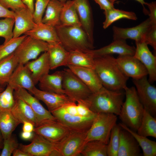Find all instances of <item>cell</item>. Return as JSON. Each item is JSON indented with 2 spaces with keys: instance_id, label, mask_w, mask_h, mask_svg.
I'll return each instance as SVG.
<instances>
[{
  "instance_id": "cell-1",
  "label": "cell",
  "mask_w": 156,
  "mask_h": 156,
  "mask_svg": "<svg viewBox=\"0 0 156 156\" xmlns=\"http://www.w3.org/2000/svg\"><path fill=\"white\" fill-rule=\"evenodd\" d=\"M105 88L112 90H124L128 77L118 67L116 58L111 55L94 57V68Z\"/></svg>"
},
{
  "instance_id": "cell-2",
  "label": "cell",
  "mask_w": 156,
  "mask_h": 156,
  "mask_svg": "<svg viewBox=\"0 0 156 156\" xmlns=\"http://www.w3.org/2000/svg\"><path fill=\"white\" fill-rule=\"evenodd\" d=\"M125 95L123 90L113 91L103 86L81 101L95 113H112L119 116Z\"/></svg>"
},
{
  "instance_id": "cell-3",
  "label": "cell",
  "mask_w": 156,
  "mask_h": 156,
  "mask_svg": "<svg viewBox=\"0 0 156 156\" xmlns=\"http://www.w3.org/2000/svg\"><path fill=\"white\" fill-rule=\"evenodd\" d=\"M55 27L60 43L68 51L89 53L94 49V43L81 27L60 25Z\"/></svg>"
},
{
  "instance_id": "cell-4",
  "label": "cell",
  "mask_w": 156,
  "mask_h": 156,
  "mask_svg": "<svg viewBox=\"0 0 156 156\" xmlns=\"http://www.w3.org/2000/svg\"><path fill=\"white\" fill-rule=\"evenodd\" d=\"M124 90L126 99L122 105L119 117L122 123L136 131L140 125L144 108L134 87H128L127 86Z\"/></svg>"
},
{
  "instance_id": "cell-5",
  "label": "cell",
  "mask_w": 156,
  "mask_h": 156,
  "mask_svg": "<svg viewBox=\"0 0 156 156\" xmlns=\"http://www.w3.org/2000/svg\"><path fill=\"white\" fill-rule=\"evenodd\" d=\"M88 129H71L68 134L59 142L55 143L51 156H77L85 146Z\"/></svg>"
},
{
  "instance_id": "cell-6",
  "label": "cell",
  "mask_w": 156,
  "mask_h": 156,
  "mask_svg": "<svg viewBox=\"0 0 156 156\" xmlns=\"http://www.w3.org/2000/svg\"><path fill=\"white\" fill-rule=\"evenodd\" d=\"M117 119V115L114 114H96L88 131L86 143L97 140L107 144L111 130L116 124Z\"/></svg>"
},
{
  "instance_id": "cell-7",
  "label": "cell",
  "mask_w": 156,
  "mask_h": 156,
  "mask_svg": "<svg viewBox=\"0 0 156 156\" xmlns=\"http://www.w3.org/2000/svg\"><path fill=\"white\" fill-rule=\"evenodd\" d=\"M62 71V85L65 94L75 102L87 99L92 92L86 84L69 68Z\"/></svg>"
},
{
  "instance_id": "cell-8",
  "label": "cell",
  "mask_w": 156,
  "mask_h": 156,
  "mask_svg": "<svg viewBox=\"0 0 156 156\" xmlns=\"http://www.w3.org/2000/svg\"><path fill=\"white\" fill-rule=\"evenodd\" d=\"M49 44L27 36L14 52L19 64L25 65L31 60L37 59L42 52L47 51Z\"/></svg>"
},
{
  "instance_id": "cell-9",
  "label": "cell",
  "mask_w": 156,
  "mask_h": 156,
  "mask_svg": "<svg viewBox=\"0 0 156 156\" xmlns=\"http://www.w3.org/2000/svg\"><path fill=\"white\" fill-rule=\"evenodd\" d=\"M132 81L136 87L139 99L144 108L153 116L156 115V87L151 84L145 76Z\"/></svg>"
},
{
  "instance_id": "cell-10",
  "label": "cell",
  "mask_w": 156,
  "mask_h": 156,
  "mask_svg": "<svg viewBox=\"0 0 156 156\" xmlns=\"http://www.w3.org/2000/svg\"><path fill=\"white\" fill-rule=\"evenodd\" d=\"M71 129L57 120H48L39 124L33 132L52 143H57L64 138Z\"/></svg>"
},
{
  "instance_id": "cell-11",
  "label": "cell",
  "mask_w": 156,
  "mask_h": 156,
  "mask_svg": "<svg viewBox=\"0 0 156 156\" xmlns=\"http://www.w3.org/2000/svg\"><path fill=\"white\" fill-rule=\"evenodd\" d=\"M116 61L122 72L128 77L138 79L148 75L144 65L133 55H118Z\"/></svg>"
},
{
  "instance_id": "cell-12",
  "label": "cell",
  "mask_w": 156,
  "mask_h": 156,
  "mask_svg": "<svg viewBox=\"0 0 156 156\" xmlns=\"http://www.w3.org/2000/svg\"><path fill=\"white\" fill-rule=\"evenodd\" d=\"M14 98L22 99L31 107L36 116L38 125L45 121L56 120L51 113L42 105L39 100L32 96L26 90L17 88L14 89Z\"/></svg>"
},
{
  "instance_id": "cell-13",
  "label": "cell",
  "mask_w": 156,
  "mask_h": 156,
  "mask_svg": "<svg viewBox=\"0 0 156 156\" xmlns=\"http://www.w3.org/2000/svg\"><path fill=\"white\" fill-rule=\"evenodd\" d=\"M57 121L71 129H89L96 114L93 116L83 117L69 114L61 107L51 112Z\"/></svg>"
},
{
  "instance_id": "cell-14",
  "label": "cell",
  "mask_w": 156,
  "mask_h": 156,
  "mask_svg": "<svg viewBox=\"0 0 156 156\" xmlns=\"http://www.w3.org/2000/svg\"><path fill=\"white\" fill-rule=\"evenodd\" d=\"M151 26L148 18L139 25L131 27L124 28L114 26L112 28L113 40L131 39L135 42L143 41L146 32Z\"/></svg>"
},
{
  "instance_id": "cell-15",
  "label": "cell",
  "mask_w": 156,
  "mask_h": 156,
  "mask_svg": "<svg viewBox=\"0 0 156 156\" xmlns=\"http://www.w3.org/2000/svg\"><path fill=\"white\" fill-rule=\"evenodd\" d=\"M135 42L136 47L133 56L145 66L149 75L148 80L152 83L156 80V56L152 54L144 42Z\"/></svg>"
},
{
  "instance_id": "cell-16",
  "label": "cell",
  "mask_w": 156,
  "mask_h": 156,
  "mask_svg": "<svg viewBox=\"0 0 156 156\" xmlns=\"http://www.w3.org/2000/svg\"><path fill=\"white\" fill-rule=\"evenodd\" d=\"M19 148L31 156H51L55 148V143L35 133L30 144H21Z\"/></svg>"
},
{
  "instance_id": "cell-17",
  "label": "cell",
  "mask_w": 156,
  "mask_h": 156,
  "mask_svg": "<svg viewBox=\"0 0 156 156\" xmlns=\"http://www.w3.org/2000/svg\"><path fill=\"white\" fill-rule=\"evenodd\" d=\"M82 27L94 43V23L92 9L88 0H73Z\"/></svg>"
},
{
  "instance_id": "cell-18",
  "label": "cell",
  "mask_w": 156,
  "mask_h": 156,
  "mask_svg": "<svg viewBox=\"0 0 156 156\" xmlns=\"http://www.w3.org/2000/svg\"><path fill=\"white\" fill-rule=\"evenodd\" d=\"M15 26L13 30V38L19 37L23 34L36 26L33 17V13L27 8L14 11Z\"/></svg>"
},
{
  "instance_id": "cell-19",
  "label": "cell",
  "mask_w": 156,
  "mask_h": 156,
  "mask_svg": "<svg viewBox=\"0 0 156 156\" xmlns=\"http://www.w3.org/2000/svg\"><path fill=\"white\" fill-rule=\"evenodd\" d=\"M31 93L39 100L43 101L51 113L66 104L73 102L65 94L45 91L36 87Z\"/></svg>"
},
{
  "instance_id": "cell-20",
  "label": "cell",
  "mask_w": 156,
  "mask_h": 156,
  "mask_svg": "<svg viewBox=\"0 0 156 156\" xmlns=\"http://www.w3.org/2000/svg\"><path fill=\"white\" fill-rule=\"evenodd\" d=\"M7 84L14 90L21 88L31 92L36 87L30 72L24 64H18L11 76Z\"/></svg>"
},
{
  "instance_id": "cell-21",
  "label": "cell",
  "mask_w": 156,
  "mask_h": 156,
  "mask_svg": "<svg viewBox=\"0 0 156 156\" xmlns=\"http://www.w3.org/2000/svg\"><path fill=\"white\" fill-rule=\"evenodd\" d=\"M135 47L128 45L126 40H113L109 44L97 49L91 50L90 53L94 57L117 54L119 55H134Z\"/></svg>"
},
{
  "instance_id": "cell-22",
  "label": "cell",
  "mask_w": 156,
  "mask_h": 156,
  "mask_svg": "<svg viewBox=\"0 0 156 156\" xmlns=\"http://www.w3.org/2000/svg\"><path fill=\"white\" fill-rule=\"evenodd\" d=\"M67 66L86 84L92 93L98 92L103 87L94 69L71 65Z\"/></svg>"
},
{
  "instance_id": "cell-23",
  "label": "cell",
  "mask_w": 156,
  "mask_h": 156,
  "mask_svg": "<svg viewBox=\"0 0 156 156\" xmlns=\"http://www.w3.org/2000/svg\"><path fill=\"white\" fill-rule=\"evenodd\" d=\"M119 136L118 156L141 155L140 146L135 138L129 132L122 128Z\"/></svg>"
},
{
  "instance_id": "cell-24",
  "label": "cell",
  "mask_w": 156,
  "mask_h": 156,
  "mask_svg": "<svg viewBox=\"0 0 156 156\" xmlns=\"http://www.w3.org/2000/svg\"><path fill=\"white\" fill-rule=\"evenodd\" d=\"M25 65L30 72L34 83L36 85L42 77L49 73L50 70L48 52H44L38 58L28 62Z\"/></svg>"
},
{
  "instance_id": "cell-25",
  "label": "cell",
  "mask_w": 156,
  "mask_h": 156,
  "mask_svg": "<svg viewBox=\"0 0 156 156\" xmlns=\"http://www.w3.org/2000/svg\"><path fill=\"white\" fill-rule=\"evenodd\" d=\"M25 34L48 44L60 42L55 27L41 22Z\"/></svg>"
},
{
  "instance_id": "cell-26",
  "label": "cell",
  "mask_w": 156,
  "mask_h": 156,
  "mask_svg": "<svg viewBox=\"0 0 156 156\" xmlns=\"http://www.w3.org/2000/svg\"><path fill=\"white\" fill-rule=\"evenodd\" d=\"M62 71H57L42 77L39 81V86L42 90L56 93L65 94L63 88Z\"/></svg>"
},
{
  "instance_id": "cell-27",
  "label": "cell",
  "mask_w": 156,
  "mask_h": 156,
  "mask_svg": "<svg viewBox=\"0 0 156 156\" xmlns=\"http://www.w3.org/2000/svg\"><path fill=\"white\" fill-rule=\"evenodd\" d=\"M47 52L50 70L61 66H67L69 52L64 48L60 42L49 44Z\"/></svg>"
},
{
  "instance_id": "cell-28",
  "label": "cell",
  "mask_w": 156,
  "mask_h": 156,
  "mask_svg": "<svg viewBox=\"0 0 156 156\" xmlns=\"http://www.w3.org/2000/svg\"><path fill=\"white\" fill-rule=\"evenodd\" d=\"M15 104L11 111L20 123L25 121L31 123L35 127L38 125L36 116L31 107L22 99L14 98Z\"/></svg>"
},
{
  "instance_id": "cell-29",
  "label": "cell",
  "mask_w": 156,
  "mask_h": 156,
  "mask_svg": "<svg viewBox=\"0 0 156 156\" xmlns=\"http://www.w3.org/2000/svg\"><path fill=\"white\" fill-rule=\"evenodd\" d=\"M65 1L50 0L46 8L41 22L55 27L61 25L60 16Z\"/></svg>"
},
{
  "instance_id": "cell-30",
  "label": "cell",
  "mask_w": 156,
  "mask_h": 156,
  "mask_svg": "<svg viewBox=\"0 0 156 156\" xmlns=\"http://www.w3.org/2000/svg\"><path fill=\"white\" fill-rule=\"evenodd\" d=\"M61 25L82 27L74 1H65L60 16Z\"/></svg>"
},
{
  "instance_id": "cell-31",
  "label": "cell",
  "mask_w": 156,
  "mask_h": 156,
  "mask_svg": "<svg viewBox=\"0 0 156 156\" xmlns=\"http://www.w3.org/2000/svg\"><path fill=\"white\" fill-rule=\"evenodd\" d=\"M19 64L14 52L0 60V85L4 87Z\"/></svg>"
},
{
  "instance_id": "cell-32",
  "label": "cell",
  "mask_w": 156,
  "mask_h": 156,
  "mask_svg": "<svg viewBox=\"0 0 156 156\" xmlns=\"http://www.w3.org/2000/svg\"><path fill=\"white\" fill-rule=\"evenodd\" d=\"M20 124L11 110H0V131L3 139L10 137Z\"/></svg>"
},
{
  "instance_id": "cell-33",
  "label": "cell",
  "mask_w": 156,
  "mask_h": 156,
  "mask_svg": "<svg viewBox=\"0 0 156 156\" xmlns=\"http://www.w3.org/2000/svg\"><path fill=\"white\" fill-rule=\"evenodd\" d=\"M122 128L129 132L135 138L143 151L144 156L156 155V142L148 139L147 137L140 135L122 123L119 124Z\"/></svg>"
},
{
  "instance_id": "cell-34",
  "label": "cell",
  "mask_w": 156,
  "mask_h": 156,
  "mask_svg": "<svg viewBox=\"0 0 156 156\" xmlns=\"http://www.w3.org/2000/svg\"><path fill=\"white\" fill-rule=\"evenodd\" d=\"M69 52L67 66L94 68V57L90 53L78 51Z\"/></svg>"
},
{
  "instance_id": "cell-35",
  "label": "cell",
  "mask_w": 156,
  "mask_h": 156,
  "mask_svg": "<svg viewBox=\"0 0 156 156\" xmlns=\"http://www.w3.org/2000/svg\"><path fill=\"white\" fill-rule=\"evenodd\" d=\"M105 20L103 23L104 29L108 28L115 22L122 18L136 20L138 18L135 13L133 12L126 11L114 8L104 11Z\"/></svg>"
},
{
  "instance_id": "cell-36",
  "label": "cell",
  "mask_w": 156,
  "mask_h": 156,
  "mask_svg": "<svg viewBox=\"0 0 156 156\" xmlns=\"http://www.w3.org/2000/svg\"><path fill=\"white\" fill-rule=\"evenodd\" d=\"M137 133L146 137L156 138V118L144 108L140 125Z\"/></svg>"
},
{
  "instance_id": "cell-37",
  "label": "cell",
  "mask_w": 156,
  "mask_h": 156,
  "mask_svg": "<svg viewBox=\"0 0 156 156\" xmlns=\"http://www.w3.org/2000/svg\"><path fill=\"white\" fill-rule=\"evenodd\" d=\"M81 155L83 156H107V144L97 140L88 142Z\"/></svg>"
},
{
  "instance_id": "cell-38",
  "label": "cell",
  "mask_w": 156,
  "mask_h": 156,
  "mask_svg": "<svg viewBox=\"0 0 156 156\" xmlns=\"http://www.w3.org/2000/svg\"><path fill=\"white\" fill-rule=\"evenodd\" d=\"M122 128L116 124L112 128L109 140L107 144V155L108 156H118L120 140V132Z\"/></svg>"
},
{
  "instance_id": "cell-39",
  "label": "cell",
  "mask_w": 156,
  "mask_h": 156,
  "mask_svg": "<svg viewBox=\"0 0 156 156\" xmlns=\"http://www.w3.org/2000/svg\"><path fill=\"white\" fill-rule=\"evenodd\" d=\"M7 85L5 89L0 93V110H11L15 102L14 90L9 84Z\"/></svg>"
},
{
  "instance_id": "cell-40",
  "label": "cell",
  "mask_w": 156,
  "mask_h": 156,
  "mask_svg": "<svg viewBox=\"0 0 156 156\" xmlns=\"http://www.w3.org/2000/svg\"><path fill=\"white\" fill-rule=\"evenodd\" d=\"M27 36L25 34L13 38L8 42L0 45V60L14 53L20 44Z\"/></svg>"
},
{
  "instance_id": "cell-41",
  "label": "cell",
  "mask_w": 156,
  "mask_h": 156,
  "mask_svg": "<svg viewBox=\"0 0 156 156\" xmlns=\"http://www.w3.org/2000/svg\"><path fill=\"white\" fill-rule=\"evenodd\" d=\"M14 23V19L12 18H6L0 20V37L5 39L3 44L13 38V27Z\"/></svg>"
},
{
  "instance_id": "cell-42",
  "label": "cell",
  "mask_w": 156,
  "mask_h": 156,
  "mask_svg": "<svg viewBox=\"0 0 156 156\" xmlns=\"http://www.w3.org/2000/svg\"><path fill=\"white\" fill-rule=\"evenodd\" d=\"M35 0L36 2L33 17L35 22L38 24L42 22L43 14L50 0Z\"/></svg>"
},
{
  "instance_id": "cell-43",
  "label": "cell",
  "mask_w": 156,
  "mask_h": 156,
  "mask_svg": "<svg viewBox=\"0 0 156 156\" xmlns=\"http://www.w3.org/2000/svg\"><path fill=\"white\" fill-rule=\"evenodd\" d=\"M3 149L0 156H10L18 146L16 139L12 135L9 138L3 139Z\"/></svg>"
},
{
  "instance_id": "cell-44",
  "label": "cell",
  "mask_w": 156,
  "mask_h": 156,
  "mask_svg": "<svg viewBox=\"0 0 156 156\" xmlns=\"http://www.w3.org/2000/svg\"><path fill=\"white\" fill-rule=\"evenodd\" d=\"M143 41L147 44L151 45L156 51V26H152L146 32Z\"/></svg>"
},
{
  "instance_id": "cell-45",
  "label": "cell",
  "mask_w": 156,
  "mask_h": 156,
  "mask_svg": "<svg viewBox=\"0 0 156 156\" xmlns=\"http://www.w3.org/2000/svg\"><path fill=\"white\" fill-rule=\"evenodd\" d=\"M0 3L5 8H10L14 12L27 7L22 0H0Z\"/></svg>"
},
{
  "instance_id": "cell-46",
  "label": "cell",
  "mask_w": 156,
  "mask_h": 156,
  "mask_svg": "<svg viewBox=\"0 0 156 156\" xmlns=\"http://www.w3.org/2000/svg\"><path fill=\"white\" fill-rule=\"evenodd\" d=\"M145 5H147L149 10L148 14L149 16L148 18L151 25L156 26V1L146 2Z\"/></svg>"
},
{
  "instance_id": "cell-47",
  "label": "cell",
  "mask_w": 156,
  "mask_h": 156,
  "mask_svg": "<svg viewBox=\"0 0 156 156\" xmlns=\"http://www.w3.org/2000/svg\"><path fill=\"white\" fill-rule=\"evenodd\" d=\"M99 6L101 9L104 11L114 8V3L109 0H93Z\"/></svg>"
},
{
  "instance_id": "cell-48",
  "label": "cell",
  "mask_w": 156,
  "mask_h": 156,
  "mask_svg": "<svg viewBox=\"0 0 156 156\" xmlns=\"http://www.w3.org/2000/svg\"><path fill=\"white\" fill-rule=\"evenodd\" d=\"M14 12L10 10L0 3V18H14Z\"/></svg>"
},
{
  "instance_id": "cell-49",
  "label": "cell",
  "mask_w": 156,
  "mask_h": 156,
  "mask_svg": "<svg viewBox=\"0 0 156 156\" xmlns=\"http://www.w3.org/2000/svg\"><path fill=\"white\" fill-rule=\"evenodd\" d=\"M23 131L28 132H33L34 126L31 123L27 121L24 122L23 123Z\"/></svg>"
},
{
  "instance_id": "cell-50",
  "label": "cell",
  "mask_w": 156,
  "mask_h": 156,
  "mask_svg": "<svg viewBox=\"0 0 156 156\" xmlns=\"http://www.w3.org/2000/svg\"><path fill=\"white\" fill-rule=\"evenodd\" d=\"M34 134L33 132H24L23 131L21 136L22 139L25 140H32Z\"/></svg>"
},
{
  "instance_id": "cell-51",
  "label": "cell",
  "mask_w": 156,
  "mask_h": 156,
  "mask_svg": "<svg viewBox=\"0 0 156 156\" xmlns=\"http://www.w3.org/2000/svg\"><path fill=\"white\" fill-rule=\"evenodd\" d=\"M12 154L13 156H31L29 153L18 148L14 150Z\"/></svg>"
},
{
  "instance_id": "cell-52",
  "label": "cell",
  "mask_w": 156,
  "mask_h": 156,
  "mask_svg": "<svg viewBox=\"0 0 156 156\" xmlns=\"http://www.w3.org/2000/svg\"><path fill=\"white\" fill-rule=\"evenodd\" d=\"M34 0H22L23 2L33 13L34 10Z\"/></svg>"
},
{
  "instance_id": "cell-53",
  "label": "cell",
  "mask_w": 156,
  "mask_h": 156,
  "mask_svg": "<svg viewBox=\"0 0 156 156\" xmlns=\"http://www.w3.org/2000/svg\"><path fill=\"white\" fill-rule=\"evenodd\" d=\"M117 0H109V1H110L111 2L114 3L116 1H117ZM135 0L138 1V2H139L142 5L143 8V10L145 14H146L148 12V11L145 8L144 6V5H145V3L146 2H145L144 0Z\"/></svg>"
},
{
  "instance_id": "cell-54",
  "label": "cell",
  "mask_w": 156,
  "mask_h": 156,
  "mask_svg": "<svg viewBox=\"0 0 156 156\" xmlns=\"http://www.w3.org/2000/svg\"><path fill=\"white\" fill-rule=\"evenodd\" d=\"M3 138L0 131V149L2 148L3 146Z\"/></svg>"
},
{
  "instance_id": "cell-55",
  "label": "cell",
  "mask_w": 156,
  "mask_h": 156,
  "mask_svg": "<svg viewBox=\"0 0 156 156\" xmlns=\"http://www.w3.org/2000/svg\"><path fill=\"white\" fill-rule=\"evenodd\" d=\"M4 90V87L0 85V93L3 91Z\"/></svg>"
},
{
  "instance_id": "cell-56",
  "label": "cell",
  "mask_w": 156,
  "mask_h": 156,
  "mask_svg": "<svg viewBox=\"0 0 156 156\" xmlns=\"http://www.w3.org/2000/svg\"><path fill=\"white\" fill-rule=\"evenodd\" d=\"M60 0L65 1L66 0Z\"/></svg>"
}]
</instances>
